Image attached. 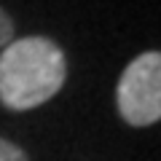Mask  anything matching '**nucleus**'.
<instances>
[{"label": "nucleus", "instance_id": "7ed1b4c3", "mask_svg": "<svg viewBox=\"0 0 161 161\" xmlns=\"http://www.w3.org/2000/svg\"><path fill=\"white\" fill-rule=\"evenodd\" d=\"M0 161H27V153L19 145H14V142L0 137Z\"/></svg>", "mask_w": 161, "mask_h": 161}, {"label": "nucleus", "instance_id": "f257e3e1", "mask_svg": "<svg viewBox=\"0 0 161 161\" xmlns=\"http://www.w3.org/2000/svg\"><path fill=\"white\" fill-rule=\"evenodd\" d=\"M67 78L64 51L51 38L11 40L0 51V105L8 110H32L48 102Z\"/></svg>", "mask_w": 161, "mask_h": 161}, {"label": "nucleus", "instance_id": "20e7f679", "mask_svg": "<svg viewBox=\"0 0 161 161\" xmlns=\"http://www.w3.org/2000/svg\"><path fill=\"white\" fill-rule=\"evenodd\" d=\"M14 40V22L3 8H0V48H6Z\"/></svg>", "mask_w": 161, "mask_h": 161}, {"label": "nucleus", "instance_id": "f03ea898", "mask_svg": "<svg viewBox=\"0 0 161 161\" xmlns=\"http://www.w3.org/2000/svg\"><path fill=\"white\" fill-rule=\"evenodd\" d=\"M118 113L129 126H150L161 118V54L145 51L126 64L115 89Z\"/></svg>", "mask_w": 161, "mask_h": 161}]
</instances>
